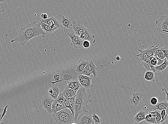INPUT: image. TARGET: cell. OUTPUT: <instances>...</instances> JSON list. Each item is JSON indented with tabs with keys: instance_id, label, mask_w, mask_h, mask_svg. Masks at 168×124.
<instances>
[{
	"instance_id": "obj_52",
	"label": "cell",
	"mask_w": 168,
	"mask_h": 124,
	"mask_svg": "<svg viewBox=\"0 0 168 124\" xmlns=\"http://www.w3.org/2000/svg\"><path fill=\"white\" fill-rule=\"evenodd\" d=\"M92 124H95V123H94V122H93V123Z\"/></svg>"
},
{
	"instance_id": "obj_20",
	"label": "cell",
	"mask_w": 168,
	"mask_h": 124,
	"mask_svg": "<svg viewBox=\"0 0 168 124\" xmlns=\"http://www.w3.org/2000/svg\"><path fill=\"white\" fill-rule=\"evenodd\" d=\"M74 123H75L74 115H72L71 111L69 110L62 120V124H71Z\"/></svg>"
},
{
	"instance_id": "obj_26",
	"label": "cell",
	"mask_w": 168,
	"mask_h": 124,
	"mask_svg": "<svg viewBox=\"0 0 168 124\" xmlns=\"http://www.w3.org/2000/svg\"><path fill=\"white\" fill-rule=\"evenodd\" d=\"M168 66V60L166 58L164 59V62L159 66H156L154 67L157 72H163L167 68Z\"/></svg>"
},
{
	"instance_id": "obj_29",
	"label": "cell",
	"mask_w": 168,
	"mask_h": 124,
	"mask_svg": "<svg viewBox=\"0 0 168 124\" xmlns=\"http://www.w3.org/2000/svg\"><path fill=\"white\" fill-rule=\"evenodd\" d=\"M52 81L56 82L60 81L62 79V74L59 73H54L51 76Z\"/></svg>"
},
{
	"instance_id": "obj_18",
	"label": "cell",
	"mask_w": 168,
	"mask_h": 124,
	"mask_svg": "<svg viewBox=\"0 0 168 124\" xmlns=\"http://www.w3.org/2000/svg\"><path fill=\"white\" fill-rule=\"evenodd\" d=\"M41 22L44 23L48 25L54 26V27H60V24L57 18L54 16H51V17L47 19L44 20L41 19L40 20Z\"/></svg>"
},
{
	"instance_id": "obj_28",
	"label": "cell",
	"mask_w": 168,
	"mask_h": 124,
	"mask_svg": "<svg viewBox=\"0 0 168 124\" xmlns=\"http://www.w3.org/2000/svg\"><path fill=\"white\" fill-rule=\"evenodd\" d=\"M155 48V46H152L148 48L147 49H145L147 54L149 58H151L154 56V51Z\"/></svg>"
},
{
	"instance_id": "obj_41",
	"label": "cell",
	"mask_w": 168,
	"mask_h": 124,
	"mask_svg": "<svg viewBox=\"0 0 168 124\" xmlns=\"http://www.w3.org/2000/svg\"><path fill=\"white\" fill-rule=\"evenodd\" d=\"M157 57L158 58L161 60H164V59L166 58L164 53L160 50L159 51V55L157 56Z\"/></svg>"
},
{
	"instance_id": "obj_19",
	"label": "cell",
	"mask_w": 168,
	"mask_h": 124,
	"mask_svg": "<svg viewBox=\"0 0 168 124\" xmlns=\"http://www.w3.org/2000/svg\"><path fill=\"white\" fill-rule=\"evenodd\" d=\"M40 23L42 29L46 34V33L49 34L55 32L56 30L58 29L60 27H59V26L54 27V26H49L48 25L46 24L43 23L41 22V21Z\"/></svg>"
},
{
	"instance_id": "obj_51",
	"label": "cell",
	"mask_w": 168,
	"mask_h": 124,
	"mask_svg": "<svg viewBox=\"0 0 168 124\" xmlns=\"http://www.w3.org/2000/svg\"><path fill=\"white\" fill-rule=\"evenodd\" d=\"M71 124H77L76 123H72Z\"/></svg>"
},
{
	"instance_id": "obj_10",
	"label": "cell",
	"mask_w": 168,
	"mask_h": 124,
	"mask_svg": "<svg viewBox=\"0 0 168 124\" xmlns=\"http://www.w3.org/2000/svg\"><path fill=\"white\" fill-rule=\"evenodd\" d=\"M66 35L70 37L71 40V45L75 49L81 48L83 47V41L79 37L76 35L72 31L66 34Z\"/></svg>"
},
{
	"instance_id": "obj_45",
	"label": "cell",
	"mask_w": 168,
	"mask_h": 124,
	"mask_svg": "<svg viewBox=\"0 0 168 124\" xmlns=\"http://www.w3.org/2000/svg\"><path fill=\"white\" fill-rule=\"evenodd\" d=\"M41 17L42 18V19L44 20L47 19H48V14H46V13H42L40 15Z\"/></svg>"
},
{
	"instance_id": "obj_37",
	"label": "cell",
	"mask_w": 168,
	"mask_h": 124,
	"mask_svg": "<svg viewBox=\"0 0 168 124\" xmlns=\"http://www.w3.org/2000/svg\"><path fill=\"white\" fill-rule=\"evenodd\" d=\"M75 97L76 96L72 97V98H68L66 99L69 103L70 104V105H71L72 110H73L74 111V110Z\"/></svg>"
},
{
	"instance_id": "obj_27",
	"label": "cell",
	"mask_w": 168,
	"mask_h": 124,
	"mask_svg": "<svg viewBox=\"0 0 168 124\" xmlns=\"http://www.w3.org/2000/svg\"><path fill=\"white\" fill-rule=\"evenodd\" d=\"M168 108L164 109L161 111L160 115L162 118L161 123H162L163 122L167 121L168 117Z\"/></svg>"
},
{
	"instance_id": "obj_13",
	"label": "cell",
	"mask_w": 168,
	"mask_h": 124,
	"mask_svg": "<svg viewBox=\"0 0 168 124\" xmlns=\"http://www.w3.org/2000/svg\"><path fill=\"white\" fill-rule=\"evenodd\" d=\"M94 122L92 115L88 113H82L77 117V124H92Z\"/></svg>"
},
{
	"instance_id": "obj_15",
	"label": "cell",
	"mask_w": 168,
	"mask_h": 124,
	"mask_svg": "<svg viewBox=\"0 0 168 124\" xmlns=\"http://www.w3.org/2000/svg\"><path fill=\"white\" fill-rule=\"evenodd\" d=\"M89 110V107H84L79 104L75 103L74 110V120L75 123H76L77 117L80 114L83 113V112L88 113Z\"/></svg>"
},
{
	"instance_id": "obj_22",
	"label": "cell",
	"mask_w": 168,
	"mask_h": 124,
	"mask_svg": "<svg viewBox=\"0 0 168 124\" xmlns=\"http://www.w3.org/2000/svg\"><path fill=\"white\" fill-rule=\"evenodd\" d=\"M150 106L154 110H157L161 111L164 109L168 108V102L166 100L158 102L156 105H150Z\"/></svg>"
},
{
	"instance_id": "obj_17",
	"label": "cell",
	"mask_w": 168,
	"mask_h": 124,
	"mask_svg": "<svg viewBox=\"0 0 168 124\" xmlns=\"http://www.w3.org/2000/svg\"><path fill=\"white\" fill-rule=\"evenodd\" d=\"M66 88H70L77 92L81 87L77 78L67 82Z\"/></svg>"
},
{
	"instance_id": "obj_2",
	"label": "cell",
	"mask_w": 168,
	"mask_h": 124,
	"mask_svg": "<svg viewBox=\"0 0 168 124\" xmlns=\"http://www.w3.org/2000/svg\"><path fill=\"white\" fill-rule=\"evenodd\" d=\"M72 30L74 33L83 41H88L93 44L96 42L94 36L92 34L91 31L77 21H74Z\"/></svg>"
},
{
	"instance_id": "obj_21",
	"label": "cell",
	"mask_w": 168,
	"mask_h": 124,
	"mask_svg": "<svg viewBox=\"0 0 168 124\" xmlns=\"http://www.w3.org/2000/svg\"><path fill=\"white\" fill-rule=\"evenodd\" d=\"M88 61L84 60L81 59H80L79 61L78 64L76 67L75 72L77 73L81 74L88 63Z\"/></svg>"
},
{
	"instance_id": "obj_38",
	"label": "cell",
	"mask_w": 168,
	"mask_h": 124,
	"mask_svg": "<svg viewBox=\"0 0 168 124\" xmlns=\"http://www.w3.org/2000/svg\"><path fill=\"white\" fill-rule=\"evenodd\" d=\"M158 100L157 97H153L151 98L150 100V105L154 106L155 105L158 103Z\"/></svg>"
},
{
	"instance_id": "obj_8",
	"label": "cell",
	"mask_w": 168,
	"mask_h": 124,
	"mask_svg": "<svg viewBox=\"0 0 168 124\" xmlns=\"http://www.w3.org/2000/svg\"><path fill=\"white\" fill-rule=\"evenodd\" d=\"M77 77L81 87H84L86 90H89L93 87L91 77L78 73H77Z\"/></svg>"
},
{
	"instance_id": "obj_40",
	"label": "cell",
	"mask_w": 168,
	"mask_h": 124,
	"mask_svg": "<svg viewBox=\"0 0 168 124\" xmlns=\"http://www.w3.org/2000/svg\"><path fill=\"white\" fill-rule=\"evenodd\" d=\"M91 45L90 43L88 41H84L83 43V47L85 48H88Z\"/></svg>"
},
{
	"instance_id": "obj_3",
	"label": "cell",
	"mask_w": 168,
	"mask_h": 124,
	"mask_svg": "<svg viewBox=\"0 0 168 124\" xmlns=\"http://www.w3.org/2000/svg\"><path fill=\"white\" fill-rule=\"evenodd\" d=\"M86 91L85 88L81 87L77 91L76 95L75 103L88 107V104L92 103V100L87 95Z\"/></svg>"
},
{
	"instance_id": "obj_4",
	"label": "cell",
	"mask_w": 168,
	"mask_h": 124,
	"mask_svg": "<svg viewBox=\"0 0 168 124\" xmlns=\"http://www.w3.org/2000/svg\"><path fill=\"white\" fill-rule=\"evenodd\" d=\"M157 27V32L168 35V15L163 16L161 14L159 19L156 21Z\"/></svg>"
},
{
	"instance_id": "obj_32",
	"label": "cell",
	"mask_w": 168,
	"mask_h": 124,
	"mask_svg": "<svg viewBox=\"0 0 168 124\" xmlns=\"http://www.w3.org/2000/svg\"><path fill=\"white\" fill-rule=\"evenodd\" d=\"M92 118L95 124H101L102 120L98 115L95 113H93L92 115Z\"/></svg>"
},
{
	"instance_id": "obj_25",
	"label": "cell",
	"mask_w": 168,
	"mask_h": 124,
	"mask_svg": "<svg viewBox=\"0 0 168 124\" xmlns=\"http://www.w3.org/2000/svg\"><path fill=\"white\" fill-rule=\"evenodd\" d=\"M77 92L70 88H65L64 92L62 93L63 96L66 99L68 98H72L75 96Z\"/></svg>"
},
{
	"instance_id": "obj_16",
	"label": "cell",
	"mask_w": 168,
	"mask_h": 124,
	"mask_svg": "<svg viewBox=\"0 0 168 124\" xmlns=\"http://www.w3.org/2000/svg\"><path fill=\"white\" fill-rule=\"evenodd\" d=\"M46 92L53 100H55L60 95L61 92L58 87L54 86L48 89Z\"/></svg>"
},
{
	"instance_id": "obj_35",
	"label": "cell",
	"mask_w": 168,
	"mask_h": 124,
	"mask_svg": "<svg viewBox=\"0 0 168 124\" xmlns=\"http://www.w3.org/2000/svg\"><path fill=\"white\" fill-rule=\"evenodd\" d=\"M142 110H140L136 114L133 118V120L137 123H139L141 122V113Z\"/></svg>"
},
{
	"instance_id": "obj_36",
	"label": "cell",
	"mask_w": 168,
	"mask_h": 124,
	"mask_svg": "<svg viewBox=\"0 0 168 124\" xmlns=\"http://www.w3.org/2000/svg\"><path fill=\"white\" fill-rule=\"evenodd\" d=\"M159 48L160 50L162 51L163 53H164L166 58L168 60V47L167 46H165L164 47H160V46H159Z\"/></svg>"
},
{
	"instance_id": "obj_31",
	"label": "cell",
	"mask_w": 168,
	"mask_h": 124,
	"mask_svg": "<svg viewBox=\"0 0 168 124\" xmlns=\"http://www.w3.org/2000/svg\"><path fill=\"white\" fill-rule=\"evenodd\" d=\"M8 1L7 0H0V13L4 12L6 7Z\"/></svg>"
},
{
	"instance_id": "obj_11",
	"label": "cell",
	"mask_w": 168,
	"mask_h": 124,
	"mask_svg": "<svg viewBox=\"0 0 168 124\" xmlns=\"http://www.w3.org/2000/svg\"><path fill=\"white\" fill-rule=\"evenodd\" d=\"M68 110L69 109L66 108L52 113L50 118L51 121L55 122L57 124H62V120Z\"/></svg>"
},
{
	"instance_id": "obj_49",
	"label": "cell",
	"mask_w": 168,
	"mask_h": 124,
	"mask_svg": "<svg viewBox=\"0 0 168 124\" xmlns=\"http://www.w3.org/2000/svg\"><path fill=\"white\" fill-rule=\"evenodd\" d=\"M4 108L2 107H0V115L3 113V110H4Z\"/></svg>"
},
{
	"instance_id": "obj_46",
	"label": "cell",
	"mask_w": 168,
	"mask_h": 124,
	"mask_svg": "<svg viewBox=\"0 0 168 124\" xmlns=\"http://www.w3.org/2000/svg\"><path fill=\"white\" fill-rule=\"evenodd\" d=\"M146 117V113L143 110H142L141 113V122L144 120Z\"/></svg>"
},
{
	"instance_id": "obj_24",
	"label": "cell",
	"mask_w": 168,
	"mask_h": 124,
	"mask_svg": "<svg viewBox=\"0 0 168 124\" xmlns=\"http://www.w3.org/2000/svg\"><path fill=\"white\" fill-rule=\"evenodd\" d=\"M138 50L139 51L140 53L137 54L136 57H140V60L142 62L147 63L149 62L150 58H149L145 50H142L140 49Z\"/></svg>"
},
{
	"instance_id": "obj_1",
	"label": "cell",
	"mask_w": 168,
	"mask_h": 124,
	"mask_svg": "<svg viewBox=\"0 0 168 124\" xmlns=\"http://www.w3.org/2000/svg\"><path fill=\"white\" fill-rule=\"evenodd\" d=\"M46 35V34L41 27L40 23L34 21L21 28L18 37L11 40V42H19L21 46H23L34 38L41 36L42 38H45Z\"/></svg>"
},
{
	"instance_id": "obj_42",
	"label": "cell",
	"mask_w": 168,
	"mask_h": 124,
	"mask_svg": "<svg viewBox=\"0 0 168 124\" xmlns=\"http://www.w3.org/2000/svg\"><path fill=\"white\" fill-rule=\"evenodd\" d=\"M161 120H162V118H161L160 114L156 116L155 120L156 124L161 123Z\"/></svg>"
},
{
	"instance_id": "obj_9",
	"label": "cell",
	"mask_w": 168,
	"mask_h": 124,
	"mask_svg": "<svg viewBox=\"0 0 168 124\" xmlns=\"http://www.w3.org/2000/svg\"><path fill=\"white\" fill-rule=\"evenodd\" d=\"M57 18L59 21L60 27L62 29H72L74 21L61 15H59Z\"/></svg>"
},
{
	"instance_id": "obj_12",
	"label": "cell",
	"mask_w": 168,
	"mask_h": 124,
	"mask_svg": "<svg viewBox=\"0 0 168 124\" xmlns=\"http://www.w3.org/2000/svg\"><path fill=\"white\" fill-rule=\"evenodd\" d=\"M143 97L144 95L142 92L134 91L129 99V102L133 106L136 107L142 100Z\"/></svg>"
},
{
	"instance_id": "obj_43",
	"label": "cell",
	"mask_w": 168,
	"mask_h": 124,
	"mask_svg": "<svg viewBox=\"0 0 168 124\" xmlns=\"http://www.w3.org/2000/svg\"><path fill=\"white\" fill-rule=\"evenodd\" d=\"M160 111L159 110H154V111H152L149 112V113L151 114L153 116H156L159 114H160Z\"/></svg>"
},
{
	"instance_id": "obj_7",
	"label": "cell",
	"mask_w": 168,
	"mask_h": 124,
	"mask_svg": "<svg viewBox=\"0 0 168 124\" xmlns=\"http://www.w3.org/2000/svg\"><path fill=\"white\" fill-rule=\"evenodd\" d=\"M65 109L66 108L64 105V97L61 92L57 98L53 102L51 107L52 113L58 112Z\"/></svg>"
},
{
	"instance_id": "obj_14",
	"label": "cell",
	"mask_w": 168,
	"mask_h": 124,
	"mask_svg": "<svg viewBox=\"0 0 168 124\" xmlns=\"http://www.w3.org/2000/svg\"><path fill=\"white\" fill-rule=\"evenodd\" d=\"M62 79L61 80L56 82H51L52 85L59 82L66 81L68 82L73 79L77 78V75H74L72 73L70 70L63 71L62 73Z\"/></svg>"
},
{
	"instance_id": "obj_44",
	"label": "cell",
	"mask_w": 168,
	"mask_h": 124,
	"mask_svg": "<svg viewBox=\"0 0 168 124\" xmlns=\"http://www.w3.org/2000/svg\"><path fill=\"white\" fill-rule=\"evenodd\" d=\"M160 49L159 48V46H156L155 48L154 51V56H157L159 55V54Z\"/></svg>"
},
{
	"instance_id": "obj_5",
	"label": "cell",
	"mask_w": 168,
	"mask_h": 124,
	"mask_svg": "<svg viewBox=\"0 0 168 124\" xmlns=\"http://www.w3.org/2000/svg\"><path fill=\"white\" fill-rule=\"evenodd\" d=\"M99 70L94 63L92 61H88V63L82 72V75L89 76L91 74H93L94 77L96 78L98 76Z\"/></svg>"
},
{
	"instance_id": "obj_39",
	"label": "cell",
	"mask_w": 168,
	"mask_h": 124,
	"mask_svg": "<svg viewBox=\"0 0 168 124\" xmlns=\"http://www.w3.org/2000/svg\"><path fill=\"white\" fill-rule=\"evenodd\" d=\"M8 107H9V106L6 105L4 108V110H3V113L0 115V123H1L3 117L6 115V112H7V110H7V108H8Z\"/></svg>"
},
{
	"instance_id": "obj_34",
	"label": "cell",
	"mask_w": 168,
	"mask_h": 124,
	"mask_svg": "<svg viewBox=\"0 0 168 124\" xmlns=\"http://www.w3.org/2000/svg\"><path fill=\"white\" fill-rule=\"evenodd\" d=\"M157 56H154L150 58L149 62L151 65L153 67H155L157 66Z\"/></svg>"
},
{
	"instance_id": "obj_23",
	"label": "cell",
	"mask_w": 168,
	"mask_h": 124,
	"mask_svg": "<svg viewBox=\"0 0 168 124\" xmlns=\"http://www.w3.org/2000/svg\"><path fill=\"white\" fill-rule=\"evenodd\" d=\"M144 78L146 80L151 83H154L157 81V79L155 76L154 73L151 71H147L145 73Z\"/></svg>"
},
{
	"instance_id": "obj_48",
	"label": "cell",
	"mask_w": 168,
	"mask_h": 124,
	"mask_svg": "<svg viewBox=\"0 0 168 124\" xmlns=\"http://www.w3.org/2000/svg\"><path fill=\"white\" fill-rule=\"evenodd\" d=\"M162 91H163L165 92L166 93V101L168 102V93L167 92V91L166 90V89L165 88H163L162 89Z\"/></svg>"
},
{
	"instance_id": "obj_47",
	"label": "cell",
	"mask_w": 168,
	"mask_h": 124,
	"mask_svg": "<svg viewBox=\"0 0 168 124\" xmlns=\"http://www.w3.org/2000/svg\"><path fill=\"white\" fill-rule=\"evenodd\" d=\"M157 66H159L162 64L164 62V60H161L157 58Z\"/></svg>"
},
{
	"instance_id": "obj_33",
	"label": "cell",
	"mask_w": 168,
	"mask_h": 124,
	"mask_svg": "<svg viewBox=\"0 0 168 124\" xmlns=\"http://www.w3.org/2000/svg\"><path fill=\"white\" fill-rule=\"evenodd\" d=\"M64 105H65L66 108L67 109H69V110H70V111H71L72 115H74V112L73 110H72L71 105L69 103L68 101H67L66 99L64 97Z\"/></svg>"
},
{
	"instance_id": "obj_50",
	"label": "cell",
	"mask_w": 168,
	"mask_h": 124,
	"mask_svg": "<svg viewBox=\"0 0 168 124\" xmlns=\"http://www.w3.org/2000/svg\"><path fill=\"white\" fill-rule=\"evenodd\" d=\"M116 59L117 61H119L121 60V57L119 56H117L116 57Z\"/></svg>"
},
{
	"instance_id": "obj_6",
	"label": "cell",
	"mask_w": 168,
	"mask_h": 124,
	"mask_svg": "<svg viewBox=\"0 0 168 124\" xmlns=\"http://www.w3.org/2000/svg\"><path fill=\"white\" fill-rule=\"evenodd\" d=\"M54 100L46 92V95L40 100L39 107H43L48 113L50 115H51L52 113L51 107Z\"/></svg>"
},
{
	"instance_id": "obj_30",
	"label": "cell",
	"mask_w": 168,
	"mask_h": 124,
	"mask_svg": "<svg viewBox=\"0 0 168 124\" xmlns=\"http://www.w3.org/2000/svg\"><path fill=\"white\" fill-rule=\"evenodd\" d=\"M156 117L153 116L151 118L149 117L148 115L146 116L144 120L146 123L151 124H156Z\"/></svg>"
}]
</instances>
